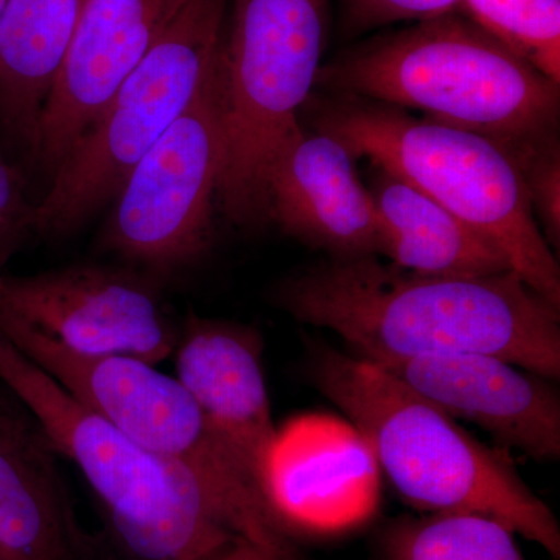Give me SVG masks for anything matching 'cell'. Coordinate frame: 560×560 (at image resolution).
<instances>
[{
  "mask_svg": "<svg viewBox=\"0 0 560 560\" xmlns=\"http://www.w3.org/2000/svg\"><path fill=\"white\" fill-rule=\"evenodd\" d=\"M209 560H298L296 555L271 550L264 545L238 537Z\"/></svg>",
  "mask_w": 560,
  "mask_h": 560,
  "instance_id": "24",
  "label": "cell"
},
{
  "mask_svg": "<svg viewBox=\"0 0 560 560\" xmlns=\"http://www.w3.org/2000/svg\"><path fill=\"white\" fill-rule=\"evenodd\" d=\"M383 555L386 560H525L508 526L467 512L394 522L383 536Z\"/></svg>",
  "mask_w": 560,
  "mask_h": 560,
  "instance_id": "19",
  "label": "cell"
},
{
  "mask_svg": "<svg viewBox=\"0 0 560 560\" xmlns=\"http://www.w3.org/2000/svg\"><path fill=\"white\" fill-rule=\"evenodd\" d=\"M164 282L127 265L75 264L31 276L0 275V304L73 353L171 359L180 326Z\"/></svg>",
  "mask_w": 560,
  "mask_h": 560,
  "instance_id": "10",
  "label": "cell"
},
{
  "mask_svg": "<svg viewBox=\"0 0 560 560\" xmlns=\"http://www.w3.org/2000/svg\"><path fill=\"white\" fill-rule=\"evenodd\" d=\"M463 0H346L352 31H370L399 21H429L453 14Z\"/></svg>",
  "mask_w": 560,
  "mask_h": 560,
  "instance_id": "23",
  "label": "cell"
},
{
  "mask_svg": "<svg viewBox=\"0 0 560 560\" xmlns=\"http://www.w3.org/2000/svg\"><path fill=\"white\" fill-rule=\"evenodd\" d=\"M313 113L315 130L451 210L492 242L530 290L560 308L558 260L503 142L361 98L316 102Z\"/></svg>",
  "mask_w": 560,
  "mask_h": 560,
  "instance_id": "4",
  "label": "cell"
},
{
  "mask_svg": "<svg viewBox=\"0 0 560 560\" xmlns=\"http://www.w3.org/2000/svg\"><path fill=\"white\" fill-rule=\"evenodd\" d=\"M316 86L503 143L550 138L559 121V84L455 13L320 66Z\"/></svg>",
  "mask_w": 560,
  "mask_h": 560,
  "instance_id": "3",
  "label": "cell"
},
{
  "mask_svg": "<svg viewBox=\"0 0 560 560\" xmlns=\"http://www.w3.org/2000/svg\"><path fill=\"white\" fill-rule=\"evenodd\" d=\"M372 364L451 418L480 427L506 451L517 448L539 463L560 458V396L548 378L486 353H431Z\"/></svg>",
  "mask_w": 560,
  "mask_h": 560,
  "instance_id": "13",
  "label": "cell"
},
{
  "mask_svg": "<svg viewBox=\"0 0 560 560\" xmlns=\"http://www.w3.org/2000/svg\"><path fill=\"white\" fill-rule=\"evenodd\" d=\"M223 164L217 58L194 101L125 180L101 248L161 282L197 264L212 243Z\"/></svg>",
  "mask_w": 560,
  "mask_h": 560,
  "instance_id": "9",
  "label": "cell"
},
{
  "mask_svg": "<svg viewBox=\"0 0 560 560\" xmlns=\"http://www.w3.org/2000/svg\"><path fill=\"white\" fill-rule=\"evenodd\" d=\"M36 205L28 197L27 184L20 164L0 150V275L35 231Z\"/></svg>",
  "mask_w": 560,
  "mask_h": 560,
  "instance_id": "22",
  "label": "cell"
},
{
  "mask_svg": "<svg viewBox=\"0 0 560 560\" xmlns=\"http://www.w3.org/2000/svg\"><path fill=\"white\" fill-rule=\"evenodd\" d=\"M312 378L360 431L401 499L429 514L467 512L503 523L560 559L551 508L523 480L506 448H490L455 419L370 361L313 352Z\"/></svg>",
  "mask_w": 560,
  "mask_h": 560,
  "instance_id": "2",
  "label": "cell"
},
{
  "mask_svg": "<svg viewBox=\"0 0 560 560\" xmlns=\"http://www.w3.org/2000/svg\"><path fill=\"white\" fill-rule=\"evenodd\" d=\"M355 161L340 140L302 128L272 168L267 219L331 257L378 256L374 201Z\"/></svg>",
  "mask_w": 560,
  "mask_h": 560,
  "instance_id": "15",
  "label": "cell"
},
{
  "mask_svg": "<svg viewBox=\"0 0 560 560\" xmlns=\"http://www.w3.org/2000/svg\"><path fill=\"white\" fill-rule=\"evenodd\" d=\"M521 168L534 215L552 246L560 238V158L556 136L504 143Z\"/></svg>",
  "mask_w": 560,
  "mask_h": 560,
  "instance_id": "21",
  "label": "cell"
},
{
  "mask_svg": "<svg viewBox=\"0 0 560 560\" xmlns=\"http://www.w3.org/2000/svg\"><path fill=\"white\" fill-rule=\"evenodd\" d=\"M55 456L32 416L0 399V560H77L79 539Z\"/></svg>",
  "mask_w": 560,
  "mask_h": 560,
  "instance_id": "16",
  "label": "cell"
},
{
  "mask_svg": "<svg viewBox=\"0 0 560 560\" xmlns=\"http://www.w3.org/2000/svg\"><path fill=\"white\" fill-rule=\"evenodd\" d=\"M231 0H184L91 130L51 176L35 231L62 237L114 200L136 164L194 101L219 58Z\"/></svg>",
  "mask_w": 560,
  "mask_h": 560,
  "instance_id": "8",
  "label": "cell"
},
{
  "mask_svg": "<svg viewBox=\"0 0 560 560\" xmlns=\"http://www.w3.org/2000/svg\"><path fill=\"white\" fill-rule=\"evenodd\" d=\"M378 256L404 270L434 276H486L512 271L492 242L408 180L374 167Z\"/></svg>",
  "mask_w": 560,
  "mask_h": 560,
  "instance_id": "18",
  "label": "cell"
},
{
  "mask_svg": "<svg viewBox=\"0 0 560 560\" xmlns=\"http://www.w3.org/2000/svg\"><path fill=\"white\" fill-rule=\"evenodd\" d=\"M271 300L371 363L486 353L551 382L560 377V308L514 271L420 275L378 256L331 257L280 280Z\"/></svg>",
  "mask_w": 560,
  "mask_h": 560,
  "instance_id": "1",
  "label": "cell"
},
{
  "mask_svg": "<svg viewBox=\"0 0 560 560\" xmlns=\"http://www.w3.org/2000/svg\"><path fill=\"white\" fill-rule=\"evenodd\" d=\"M261 353L264 340L254 327L194 312L187 313L173 352L175 377L260 490L278 433Z\"/></svg>",
  "mask_w": 560,
  "mask_h": 560,
  "instance_id": "14",
  "label": "cell"
},
{
  "mask_svg": "<svg viewBox=\"0 0 560 560\" xmlns=\"http://www.w3.org/2000/svg\"><path fill=\"white\" fill-rule=\"evenodd\" d=\"M0 382L57 455L79 467L139 560H209L238 537L197 478L151 455L0 335Z\"/></svg>",
  "mask_w": 560,
  "mask_h": 560,
  "instance_id": "5",
  "label": "cell"
},
{
  "mask_svg": "<svg viewBox=\"0 0 560 560\" xmlns=\"http://www.w3.org/2000/svg\"><path fill=\"white\" fill-rule=\"evenodd\" d=\"M470 21L560 84V0H463Z\"/></svg>",
  "mask_w": 560,
  "mask_h": 560,
  "instance_id": "20",
  "label": "cell"
},
{
  "mask_svg": "<svg viewBox=\"0 0 560 560\" xmlns=\"http://www.w3.org/2000/svg\"><path fill=\"white\" fill-rule=\"evenodd\" d=\"M83 0H7L0 13V150L33 162Z\"/></svg>",
  "mask_w": 560,
  "mask_h": 560,
  "instance_id": "17",
  "label": "cell"
},
{
  "mask_svg": "<svg viewBox=\"0 0 560 560\" xmlns=\"http://www.w3.org/2000/svg\"><path fill=\"white\" fill-rule=\"evenodd\" d=\"M261 492L287 530L337 533L374 514L381 470L349 420L301 416L278 429Z\"/></svg>",
  "mask_w": 560,
  "mask_h": 560,
  "instance_id": "11",
  "label": "cell"
},
{
  "mask_svg": "<svg viewBox=\"0 0 560 560\" xmlns=\"http://www.w3.org/2000/svg\"><path fill=\"white\" fill-rule=\"evenodd\" d=\"M7 0H0V13H2L3 7H5Z\"/></svg>",
  "mask_w": 560,
  "mask_h": 560,
  "instance_id": "25",
  "label": "cell"
},
{
  "mask_svg": "<svg viewBox=\"0 0 560 560\" xmlns=\"http://www.w3.org/2000/svg\"><path fill=\"white\" fill-rule=\"evenodd\" d=\"M184 0H83L33 162L49 176L101 117Z\"/></svg>",
  "mask_w": 560,
  "mask_h": 560,
  "instance_id": "12",
  "label": "cell"
},
{
  "mask_svg": "<svg viewBox=\"0 0 560 560\" xmlns=\"http://www.w3.org/2000/svg\"><path fill=\"white\" fill-rule=\"evenodd\" d=\"M0 335L140 447L190 471L235 537L296 555L259 485L220 440L178 378L131 357L70 352L2 304Z\"/></svg>",
  "mask_w": 560,
  "mask_h": 560,
  "instance_id": "6",
  "label": "cell"
},
{
  "mask_svg": "<svg viewBox=\"0 0 560 560\" xmlns=\"http://www.w3.org/2000/svg\"><path fill=\"white\" fill-rule=\"evenodd\" d=\"M326 35L327 0H231L219 55V205L234 223L267 219L271 172L302 131Z\"/></svg>",
  "mask_w": 560,
  "mask_h": 560,
  "instance_id": "7",
  "label": "cell"
}]
</instances>
